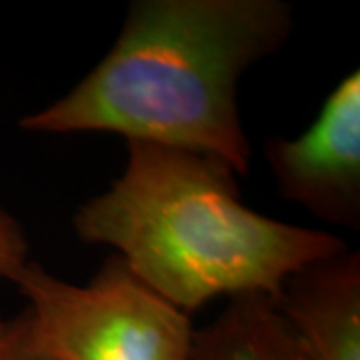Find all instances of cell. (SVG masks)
Returning <instances> with one entry per match:
<instances>
[{
	"mask_svg": "<svg viewBox=\"0 0 360 360\" xmlns=\"http://www.w3.org/2000/svg\"><path fill=\"white\" fill-rule=\"evenodd\" d=\"M284 0H134L112 49L63 98L20 118L28 132H112L184 148L245 176L252 146L238 82L288 42Z\"/></svg>",
	"mask_w": 360,
	"mask_h": 360,
	"instance_id": "6da1fadb",
	"label": "cell"
},
{
	"mask_svg": "<svg viewBox=\"0 0 360 360\" xmlns=\"http://www.w3.org/2000/svg\"><path fill=\"white\" fill-rule=\"evenodd\" d=\"M127 167L72 217L89 245L116 250L136 278L184 314L226 296L276 300L284 281L345 250L330 232L260 214L214 156L127 141Z\"/></svg>",
	"mask_w": 360,
	"mask_h": 360,
	"instance_id": "7a4b0ae2",
	"label": "cell"
},
{
	"mask_svg": "<svg viewBox=\"0 0 360 360\" xmlns=\"http://www.w3.org/2000/svg\"><path fill=\"white\" fill-rule=\"evenodd\" d=\"M26 296L20 321L30 345L51 360H191L196 328L108 257L89 284L66 283L28 260L11 281Z\"/></svg>",
	"mask_w": 360,
	"mask_h": 360,
	"instance_id": "3957f363",
	"label": "cell"
},
{
	"mask_svg": "<svg viewBox=\"0 0 360 360\" xmlns=\"http://www.w3.org/2000/svg\"><path fill=\"white\" fill-rule=\"evenodd\" d=\"M264 160L284 200L312 217L360 231V72L352 70L324 98L309 129L270 136Z\"/></svg>",
	"mask_w": 360,
	"mask_h": 360,
	"instance_id": "277c9868",
	"label": "cell"
},
{
	"mask_svg": "<svg viewBox=\"0 0 360 360\" xmlns=\"http://www.w3.org/2000/svg\"><path fill=\"white\" fill-rule=\"evenodd\" d=\"M276 307L309 360H360V252L345 248L292 272Z\"/></svg>",
	"mask_w": 360,
	"mask_h": 360,
	"instance_id": "5b68a950",
	"label": "cell"
},
{
	"mask_svg": "<svg viewBox=\"0 0 360 360\" xmlns=\"http://www.w3.org/2000/svg\"><path fill=\"white\" fill-rule=\"evenodd\" d=\"M191 360H309L276 302L264 295L229 298L226 309L194 333Z\"/></svg>",
	"mask_w": 360,
	"mask_h": 360,
	"instance_id": "8992f818",
	"label": "cell"
},
{
	"mask_svg": "<svg viewBox=\"0 0 360 360\" xmlns=\"http://www.w3.org/2000/svg\"><path fill=\"white\" fill-rule=\"evenodd\" d=\"M30 260V245L22 224L0 208V278L13 281L14 274ZM4 321H0V330Z\"/></svg>",
	"mask_w": 360,
	"mask_h": 360,
	"instance_id": "52a82bcc",
	"label": "cell"
},
{
	"mask_svg": "<svg viewBox=\"0 0 360 360\" xmlns=\"http://www.w3.org/2000/svg\"><path fill=\"white\" fill-rule=\"evenodd\" d=\"M0 360H51L30 345L20 316L4 321L0 330Z\"/></svg>",
	"mask_w": 360,
	"mask_h": 360,
	"instance_id": "ba28073f",
	"label": "cell"
}]
</instances>
